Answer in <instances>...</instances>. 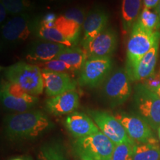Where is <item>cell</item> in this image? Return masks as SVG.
<instances>
[{"instance_id": "6da1fadb", "label": "cell", "mask_w": 160, "mask_h": 160, "mask_svg": "<svg viewBox=\"0 0 160 160\" xmlns=\"http://www.w3.org/2000/svg\"><path fill=\"white\" fill-rule=\"evenodd\" d=\"M4 125L6 137L12 141L33 140L54 127L45 113L33 110L8 115Z\"/></svg>"}, {"instance_id": "7a4b0ae2", "label": "cell", "mask_w": 160, "mask_h": 160, "mask_svg": "<svg viewBox=\"0 0 160 160\" xmlns=\"http://www.w3.org/2000/svg\"><path fill=\"white\" fill-rule=\"evenodd\" d=\"M160 41V32L145 28L137 20L131 30L127 44L125 71L131 77L140 59Z\"/></svg>"}, {"instance_id": "3957f363", "label": "cell", "mask_w": 160, "mask_h": 160, "mask_svg": "<svg viewBox=\"0 0 160 160\" xmlns=\"http://www.w3.org/2000/svg\"><path fill=\"white\" fill-rule=\"evenodd\" d=\"M7 81L19 85L29 94L37 96L43 92L44 82L42 70L34 64L19 62L4 69Z\"/></svg>"}, {"instance_id": "277c9868", "label": "cell", "mask_w": 160, "mask_h": 160, "mask_svg": "<svg viewBox=\"0 0 160 160\" xmlns=\"http://www.w3.org/2000/svg\"><path fill=\"white\" fill-rule=\"evenodd\" d=\"M115 144L99 131L72 142L73 153L82 160H111Z\"/></svg>"}, {"instance_id": "5b68a950", "label": "cell", "mask_w": 160, "mask_h": 160, "mask_svg": "<svg viewBox=\"0 0 160 160\" xmlns=\"http://www.w3.org/2000/svg\"><path fill=\"white\" fill-rule=\"evenodd\" d=\"M133 109L138 117L142 118L153 129L160 127V97L148 89L142 83L134 88L133 96Z\"/></svg>"}, {"instance_id": "8992f818", "label": "cell", "mask_w": 160, "mask_h": 160, "mask_svg": "<svg viewBox=\"0 0 160 160\" xmlns=\"http://www.w3.org/2000/svg\"><path fill=\"white\" fill-rule=\"evenodd\" d=\"M131 79L125 68H119L106 79L102 93L110 107L115 108L125 103L131 97Z\"/></svg>"}, {"instance_id": "52a82bcc", "label": "cell", "mask_w": 160, "mask_h": 160, "mask_svg": "<svg viewBox=\"0 0 160 160\" xmlns=\"http://www.w3.org/2000/svg\"><path fill=\"white\" fill-rule=\"evenodd\" d=\"M38 20L27 13L16 15L2 27V40L8 45H16L27 40L36 33Z\"/></svg>"}, {"instance_id": "ba28073f", "label": "cell", "mask_w": 160, "mask_h": 160, "mask_svg": "<svg viewBox=\"0 0 160 160\" xmlns=\"http://www.w3.org/2000/svg\"><path fill=\"white\" fill-rule=\"evenodd\" d=\"M112 68L113 62L110 57L88 59L80 71L78 83L82 87L97 88L109 77Z\"/></svg>"}, {"instance_id": "9c48e42d", "label": "cell", "mask_w": 160, "mask_h": 160, "mask_svg": "<svg viewBox=\"0 0 160 160\" xmlns=\"http://www.w3.org/2000/svg\"><path fill=\"white\" fill-rule=\"evenodd\" d=\"M91 117L99 131L113 142L115 145L123 143H135L126 133L125 128L114 115L101 110H88Z\"/></svg>"}, {"instance_id": "30bf717a", "label": "cell", "mask_w": 160, "mask_h": 160, "mask_svg": "<svg viewBox=\"0 0 160 160\" xmlns=\"http://www.w3.org/2000/svg\"><path fill=\"white\" fill-rule=\"evenodd\" d=\"M85 9L73 7L58 16L54 27L75 47L79 42L86 17Z\"/></svg>"}, {"instance_id": "8fae6325", "label": "cell", "mask_w": 160, "mask_h": 160, "mask_svg": "<svg viewBox=\"0 0 160 160\" xmlns=\"http://www.w3.org/2000/svg\"><path fill=\"white\" fill-rule=\"evenodd\" d=\"M109 15L104 7L96 5L86 15L82 28L80 45L83 49L96 37L108 28Z\"/></svg>"}, {"instance_id": "7c38bea8", "label": "cell", "mask_w": 160, "mask_h": 160, "mask_svg": "<svg viewBox=\"0 0 160 160\" xmlns=\"http://www.w3.org/2000/svg\"><path fill=\"white\" fill-rule=\"evenodd\" d=\"M114 117L122 125L127 134L136 144L145 142L153 137L150 125L137 115L117 112L114 113Z\"/></svg>"}, {"instance_id": "4fadbf2b", "label": "cell", "mask_w": 160, "mask_h": 160, "mask_svg": "<svg viewBox=\"0 0 160 160\" xmlns=\"http://www.w3.org/2000/svg\"><path fill=\"white\" fill-rule=\"evenodd\" d=\"M118 44V35L114 29L108 27L96 37L85 48L88 59L110 57Z\"/></svg>"}, {"instance_id": "5bb4252c", "label": "cell", "mask_w": 160, "mask_h": 160, "mask_svg": "<svg viewBox=\"0 0 160 160\" xmlns=\"http://www.w3.org/2000/svg\"><path fill=\"white\" fill-rule=\"evenodd\" d=\"M44 88L48 97H53L64 93L74 91L77 82L69 73H59L43 70L42 71Z\"/></svg>"}, {"instance_id": "9a60e30c", "label": "cell", "mask_w": 160, "mask_h": 160, "mask_svg": "<svg viewBox=\"0 0 160 160\" xmlns=\"http://www.w3.org/2000/svg\"><path fill=\"white\" fill-rule=\"evenodd\" d=\"M66 46L45 39H37L28 46L26 51L25 59L32 62L51 61L58 57ZM35 63V64H36Z\"/></svg>"}, {"instance_id": "2e32d148", "label": "cell", "mask_w": 160, "mask_h": 160, "mask_svg": "<svg viewBox=\"0 0 160 160\" xmlns=\"http://www.w3.org/2000/svg\"><path fill=\"white\" fill-rule=\"evenodd\" d=\"M67 131L76 139L94 134L99 129L91 117L82 112L75 111L70 113L65 119Z\"/></svg>"}, {"instance_id": "e0dca14e", "label": "cell", "mask_w": 160, "mask_h": 160, "mask_svg": "<svg viewBox=\"0 0 160 160\" xmlns=\"http://www.w3.org/2000/svg\"><path fill=\"white\" fill-rule=\"evenodd\" d=\"M79 105V94L74 91L50 97L45 102L46 110L54 116H62L73 113L77 111Z\"/></svg>"}, {"instance_id": "ac0fdd59", "label": "cell", "mask_w": 160, "mask_h": 160, "mask_svg": "<svg viewBox=\"0 0 160 160\" xmlns=\"http://www.w3.org/2000/svg\"><path fill=\"white\" fill-rule=\"evenodd\" d=\"M159 42L156 43L153 47L140 59L134 71L129 77L131 81L143 82L154 73L157 62Z\"/></svg>"}, {"instance_id": "d6986e66", "label": "cell", "mask_w": 160, "mask_h": 160, "mask_svg": "<svg viewBox=\"0 0 160 160\" xmlns=\"http://www.w3.org/2000/svg\"><path fill=\"white\" fill-rule=\"evenodd\" d=\"M0 93L1 102L3 107L8 111L15 113H23L31 111L39 101L37 97L31 94L20 97L10 95L2 91Z\"/></svg>"}, {"instance_id": "ffe728a7", "label": "cell", "mask_w": 160, "mask_h": 160, "mask_svg": "<svg viewBox=\"0 0 160 160\" xmlns=\"http://www.w3.org/2000/svg\"><path fill=\"white\" fill-rule=\"evenodd\" d=\"M141 6L142 0H122L121 19L125 33L131 31L139 19Z\"/></svg>"}, {"instance_id": "44dd1931", "label": "cell", "mask_w": 160, "mask_h": 160, "mask_svg": "<svg viewBox=\"0 0 160 160\" xmlns=\"http://www.w3.org/2000/svg\"><path fill=\"white\" fill-rule=\"evenodd\" d=\"M56 59L62 60L69 65L74 72L81 71L84 64L87 61V53L82 48L66 47Z\"/></svg>"}, {"instance_id": "7402d4cb", "label": "cell", "mask_w": 160, "mask_h": 160, "mask_svg": "<svg viewBox=\"0 0 160 160\" xmlns=\"http://www.w3.org/2000/svg\"><path fill=\"white\" fill-rule=\"evenodd\" d=\"M133 160H160V146L154 137L143 143L135 144Z\"/></svg>"}, {"instance_id": "603a6c76", "label": "cell", "mask_w": 160, "mask_h": 160, "mask_svg": "<svg viewBox=\"0 0 160 160\" xmlns=\"http://www.w3.org/2000/svg\"><path fill=\"white\" fill-rule=\"evenodd\" d=\"M38 160H68L63 145L58 142L43 145L37 154Z\"/></svg>"}, {"instance_id": "cb8c5ba5", "label": "cell", "mask_w": 160, "mask_h": 160, "mask_svg": "<svg viewBox=\"0 0 160 160\" xmlns=\"http://www.w3.org/2000/svg\"><path fill=\"white\" fill-rule=\"evenodd\" d=\"M35 34L39 39L47 40V41L54 43L61 44L68 48L73 47V45L55 27H45V26L41 25L39 23V20H38V25Z\"/></svg>"}, {"instance_id": "d4e9b609", "label": "cell", "mask_w": 160, "mask_h": 160, "mask_svg": "<svg viewBox=\"0 0 160 160\" xmlns=\"http://www.w3.org/2000/svg\"><path fill=\"white\" fill-rule=\"evenodd\" d=\"M138 21L150 31H159L160 28V17L157 10L152 11L151 9L143 8Z\"/></svg>"}, {"instance_id": "484cf974", "label": "cell", "mask_w": 160, "mask_h": 160, "mask_svg": "<svg viewBox=\"0 0 160 160\" xmlns=\"http://www.w3.org/2000/svg\"><path fill=\"white\" fill-rule=\"evenodd\" d=\"M7 11L12 15L27 13L33 8L31 0H1Z\"/></svg>"}, {"instance_id": "4316f807", "label": "cell", "mask_w": 160, "mask_h": 160, "mask_svg": "<svg viewBox=\"0 0 160 160\" xmlns=\"http://www.w3.org/2000/svg\"><path fill=\"white\" fill-rule=\"evenodd\" d=\"M34 65H37L38 67L40 68L42 71L45 70V71L59 72V73H73V68L68 65L65 62L62 60L54 59H52L51 61L48 62H38Z\"/></svg>"}, {"instance_id": "83f0119b", "label": "cell", "mask_w": 160, "mask_h": 160, "mask_svg": "<svg viewBox=\"0 0 160 160\" xmlns=\"http://www.w3.org/2000/svg\"><path fill=\"white\" fill-rule=\"evenodd\" d=\"M136 143H123L116 145L111 160H133Z\"/></svg>"}, {"instance_id": "f1b7e54d", "label": "cell", "mask_w": 160, "mask_h": 160, "mask_svg": "<svg viewBox=\"0 0 160 160\" xmlns=\"http://www.w3.org/2000/svg\"><path fill=\"white\" fill-rule=\"evenodd\" d=\"M142 84L148 89L151 90L153 92L154 91L160 86V71L154 72L148 78L144 80Z\"/></svg>"}, {"instance_id": "f546056e", "label": "cell", "mask_w": 160, "mask_h": 160, "mask_svg": "<svg viewBox=\"0 0 160 160\" xmlns=\"http://www.w3.org/2000/svg\"><path fill=\"white\" fill-rule=\"evenodd\" d=\"M57 17L58 16L56 13L53 12H49V13H45L41 19H39V23L45 27H54Z\"/></svg>"}, {"instance_id": "4dcf8cb0", "label": "cell", "mask_w": 160, "mask_h": 160, "mask_svg": "<svg viewBox=\"0 0 160 160\" xmlns=\"http://www.w3.org/2000/svg\"><path fill=\"white\" fill-rule=\"evenodd\" d=\"M160 0H143L144 8L148 9L157 8Z\"/></svg>"}, {"instance_id": "1f68e13d", "label": "cell", "mask_w": 160, "mask_h": 160, "mask_svg": "<svg viewBox=\"0 0 160 160\" xmlns=\"http://www.w3.org/2000/svg\"><path fill=\"white\" fill-rule=\"evenodd\" d=\"M7 10L2 3H0V22L2 23L5 21L6 15H7Z\"/></svg>"}, {"instance_id": "d6a6232c", "label": "cell", "mask_w": 160, "mask_h": 160, "mask_svg": "<svg viewBox=\"0 0 160 160\" xmlns=\"http://www.w3.org/2000/svg\"><path fill=\"white\" fill-rule=\"evenodd\" d=\"M9 160H33V158H32L31 156H21V157H18L13 158V159H11Z\"/></svg>"}, {"instance_id": "836d02e7", "label": "cell", "mask_w": 160, "mask_h": 160, "mask_svg": "<svg viewBox=\"0 0 160 160\" xmlns=\"http://www.w3.org/2000/svg\"><path fill=\"white\" fill-rule=\"evenodd\" d=\"M46 2L53 3V4H58V3H62L65 2H68L69 0H44Z\"/></svg>"}, {"instance_id": "e575fe53", "label": "cell", "mask_w": 160, "mask_h": 160, "mask_svg": "<svg viewBox=\"0 0 160 160\" xmlns=\"http://www.w3.org/2000/svg\"><path fill=\"white\" fill-rule=\"evenodd\" d=\"M153 92H154V93H157V94L158 96H159V97H160V86H159V88H158L156 89L155 91H153Z\"/></svg>"}, {"instance_id": "d590c367", "label": "cell", "mask_w": 160, "mask_h": 160, "mask_svg": "<svg viewBox=\"0 0 160 160\" xmlns=\"http://www.w3.org/2000/svg\"><path fill=\"white\" fill-rule=\"evenodd\" d=\"M156 10H157V11L158 12V13H159V17H160V1H159V5H158V6L157 7V8H156Z\"/></svg>"}, {"instance_id": "8d00e7d4", "label": "cell", "mask_w": 160, "mask_h": 160, "mask_svg": "<svg viewBox=\"0 0 160 160\" xmlns=\"http://www.w3.org/2000/svg\"><path fill=\"white\" fill-rule=\"evenodd\" d=\"M158 133H159V139H160V127L159 128V129H158Z\"/></svg>"}]
</instances>
